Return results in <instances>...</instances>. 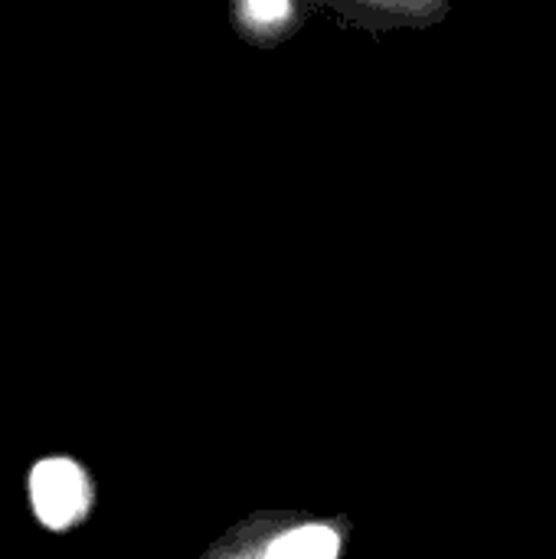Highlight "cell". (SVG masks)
I'll return each instance as SVG.
<instances>
[{"instance_id":"cell-1","label":"cell","mask_w":556,"mask_h":559,"mask_svg":"<svg viewBox=\"0 0 556 559\" xmlns=\"http://www.w3.org/2000/svg\"><path fill=\"white\" fill-rule=\"evenodd\" d=\"M29 498L36 518L49 531H66L88 511V481L69 459L39 462L29 475Z\"/></svg>"},{"instance_id":"cell-2","label":"cell","mask_w":556,"mask_h":559,"mask_svg":"<svg viewBox=\"0 0 556 559\" xmlns=\"http://www.w3.org/2000/svg\"><path fill=\"white\" fill-rule=\"evenodd\" d=\"M338 534L328 527H298L275 540L262 559H338Z\"/></svg>"},{"instance_id":"cell-3","label":"cell","mask_w":556,"mask_h":559,"mask_svg":"<svg viewBox=\"0 0 556 559\" xmlns=\"http://www.w3.org/2000/svg\"><path fill=\"white\" fill-rule=\"evenodd\" d=\"M249 20H279V16H288V3H249L246 10H242Z\"/></svg>"}]
</instances>
